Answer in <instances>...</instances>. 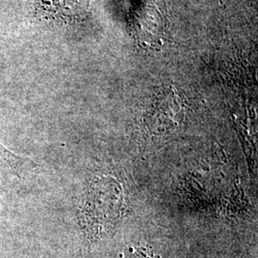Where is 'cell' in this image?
I'll use <instances>...</instances> for the list:
<instances>
[{"instance_id": "6da1fadb", "label": "cell", "mask_w": 258, "mask_h": 258, "mask_svg": "<svg viewBox=\"0 0 258 258\" xmlns=\"http://www.w3.org/2000/svg\"><path fill=\"white\" fill-rule=\"evenodd\" d=\"M124 204L122 184L109 176L98 177L83 210L84 220L93 234H102L113 228L123 213Z\"/></svg>"}, {"instance_id": "7a4b0ae2", "label": "cell", "mask_w": 258, "mask_h": 258, "mask_svg": "<svg viewBox=\"0 0 258 258\" xmlns=\"http://www.w3.org/2000/svg\"><path fill=\"white\" fill-rule=\"evenodd\" d=\"M50 9L62 17L83 15L89 8L90 0H47Z\"/></svg>"}]
</instances>
